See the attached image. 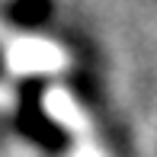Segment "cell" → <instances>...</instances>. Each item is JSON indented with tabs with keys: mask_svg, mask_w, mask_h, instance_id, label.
<instances>
[{
	"mask_svg": "<svg viewBox=\"0 0 157 157\" xmlns=\"http://www.w3.org/2000/svg\"><path fill=\"white\" fill-rule=\"evenodd\" d=\"M52 16H55V0H6L3 6V19L23 32L45 29Z\"/></svg>",
	"mask_w": 157,
	"mask_h": 157,
	"instance_id": "obj_2",
	"label": "cell"
},
{
	"mask_svg": "<svg viewBox=\"0 0 157 157\" xmlns=\"http://www.w3.org/2000/svg\"><path fill=\"white\" fill-rule=\"evenodd\" d=\"M48 80L39 74L23 77L16 87V116H13V128L23 135L29 144L42 147L45 154H64L71 147V132L64 125H58L52 116L45 112L42 99H45Z\"/></svg>",
	"mask_w": 157,
	"mask_h": 157,
	"instance_id": "obj_1",
	"label": "cell"
},
{
	"mask_svg": "<svg viewBox=\"0 0 157 157\" xmlns=\"http://www.w3.org/2000/svg\"><path fill=\"white\" fill-rule=\"evenodd\" d=\"M3 74H6V55L0 52V77H3Z\"/></svg>",
	"mask_w": 157,
	"mask_h": 157,
	"instance_id": "obj_3",
	"label": "cell"
}]
</instances>
